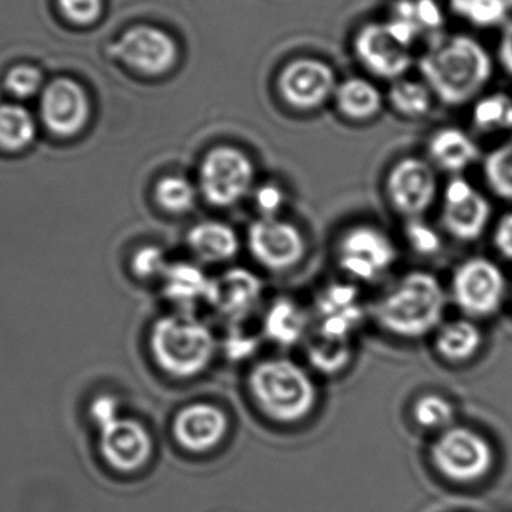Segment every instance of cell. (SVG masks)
I'll return each instance as SVG.
<instances>
[{
	"label": "cell",
	"mask_w": 512,
	"mask_h": 512,
	"mask_svg": "<svg viewBox=\"0 0 512 512\" xmlns=\"http://www.w3.org/2000/svg\"><path fill=\"white\" fill-rule=\"evenodd\" d=\"M427 87L444 104L459 107L474 101L492 80L493 60L477 39L453 35L433 42L421 60Z\"/></svg>",
	"instance_id": "cell-1"
},
{
	"label": "cell",
	"mask_w": 512,
	"mask_h": 512,
	"mask_svg": "<svg viewBox=\"0 0 512 512\" xmlns=\"http://www.w3.org/2000/svg\"><path fill=\"white\" fill-rule=\"evenodd\" d=\"M447 295L427 271H411L397 280L373 307L379 327L400 339H421L441 324Z\"/></svg>",
	"instance_id": "cell-2"
},
{
	"label": "cell",
	"mask_w": 512,
	"mask_h": 512,
	"mask_svg": "<svg viewBox=\"0 0 512 512\" xmlns=\"http://www.w3.org/2000/svg\"><path fill=\"white\" fill-rule=\"evenodd\" d=\"M152 358L165 375L192 379L206 372L218 351L215 334L188 310L161 316L149 334Z\"/></svg>",
	"instance_id": "cell-3"
},
{
	"label": "cell",
	"mask_w": 512,
	"mask_h": 512,
	"mask_svg": "<svg viewBox=\"0 0 512 512\" xmlns=\"http://www.w3.org/2000/svg\"><path fill=\"white\" fill-rule=\"evenodd\" d=\"M248 388L256 406L277 423H297L306 418L318 400L312 376L288 358H267L248 375Z\"/></svg>",
	"instance_id": "cell-4"
},
{
	"label": "cell",
	"mask_w": 512,
	"mask_h": 512,
	"mask_svg": "<svg viewBox=\"0 0 512 512\" xmlns=\"http://www.w3.org/2000/svg\"><path fill=\"white\" fill-rule=\"evenodd\" d=\"M255 176L254 161L243 150L213 147L198 167V192L210 206L228 209L254 192Z\"/></svg>",
	"instance_id": "cell-5"
},
{
	"label": "cell",
	"mask_w": 512,
	"mask_h": 512,
	"mask_svg": "<svg viewBox=\"0 0 512 512\" xmlns=\"http://www.w3.org/2000/svg\"><path fill=\"white\" fill-rule=\"evenodd\" d=\"M436 468L454 483L471 484L483 480L495 462L492 445L469 427H450L432 448Z\"/></svg>",
	"instance_id": "cell-6"
},
{
	"label": "cell",
	"mask_w": 512,
	"mask_h": 512,
	"mask_svg": "<svg viewBox=\"0 0 512 512\" xmlns=\"http://www.w3.org/2000/svg\"><path fill=\"white\" fill-rule=\"evenodd\" d=\"M451 295L456 306L469 318H489L504 303L507 279L495 262L474 256L454 271Z\"/></svg>",
	"instance_id": "cell-7"
},
{
	"label": "cell",
	"mask_w": 512,
	"mask_h": 512,
	"mask_svg": "<svg viewBox=\"0 0 512 512\" xmlns=\"http://www.w3.org/2000/svg\"><path fill=\"white\" fill-rule=\"evenodd\" d=\"M337 264L355 282L378 280L397 259V249L387 233L372 225H355L337 243Z\"/></svg>",
	"instance_id": "cell-8"
},
{
	"label": "cell",
	"mask_w": 512,
	"mask_h": 512,
	"mask_svg": "<svg viewBox=\"0 0 512 512\" xmlns=\"http://www.w3.org/2000/svg\"><path fill=\"white\" fill-rule=\"evenodd\" d=\"M385 191L397 213L408 219L421 218L438 195L435 168L414 156L400 159L388 173Z\"/></svg>",
	"instance_id": "cell-9"
},
{
	"label": "cell",
	"mask_w": 512,
	"mask_h": 512,
	"mask_svg": "<svg viewBox=\"0 0 512 512\" xmlns=\"http://www.w3.org/2000/svg\"><path fill=\"white\" fill-rule=\"evenodd\" d=\"M248 248L258 264L271 271L297 267L306 255L303 233L280 218H258L248 228Z\"/></svg>",
	"instance_id": "cell-10"
},
{
	"label": "cell",
	"mask_w": 512,
	"mask_h": 512,
	"mask_svg": "<svg viewBox=\"0 0 512 512\" xmlns=\"http://www.w3.org/2000/svg\"><path fill=\"white\" fill-rule=\"evenodd\" d=\"M492 206L483 194L462 176H454L444 191L442 225L460 242L480 239L489 225Z\"/></svg>",
	"instance_id": "cell-11"
},
{
	"label": "cell",
	"mask_w": 512,
	"mask_h": 512,
	"mask_svg": "<svg viewBox=\"0 0 512 512\" xmlns=\"http://www.w3.org/2000/svg\"><path fill=\"white\" fill-rule=\"evenodd\" d=\"M114 50L123 62L147 75L165 74L177 60L176 41L158 27H132Z\"/></svg>",
	"instance_id": "cell-12"
},
{
	"label": "cell",
	"mask_w": 512,
	"mask_h": 512,
	"mask_svg": "<svg viewBox=\"0 0 512 512\" xmlns=\"http://www.w3.org/2000/svg\"><path fill=\"white\" fill-rule=\"evenodd\" d=\"M101 454L116 471L129 474L138 471L152 456V438L143 424L132 418H114L99 427Z\"/></svg>",
	"instance_id": "cell-13"
},
{
	"label": "cell",
	"mask_w": 512,
	"mask_h": 512,
	"mask_svg": "<svg viewBox=\"0 0 512 512\" xmlns=\"http://www.w3.org/2000/svg\"><path fill=\"white\" fill-rule=\"evenodd\" d=\"M262 282L258 274L245 267H233L213 277L207 303L231 324H240L258 306Z\"/></svg>",
	"instance_id": "cell-14"
},
{
	"label": "cell",
	"mask_w": 512,
	"mask_h": 512,
	"mask_svg": "<svg viewBox=\"0 0 512 512\" xmlns=\"http://www.w3.org/2000/svg\"><path fill=\"white\" fill-rule=\"evenodd\" d=\"M283 99L298 110H313L336 90L333 71L318 60H297L283 69L279 80Z\"/></svg>",
	"instance_id": "cell-15"
},
{
	"label": "cell",
	"mask_w": 512,
	"mask_h": 512,
	"mask_svg": "<svg viewBox=\"0 0 512 512\" xmlns=\"http://www.w3.org/2000/svg\"><path fill=\"white\" fill-rule=\"evenodd\" d=\"M41 110L47 128L60 137L77 134L89 119L86 92L68 78H59L44 90Z\"/></svg>",
	"instance_id": "cell-16"
},
{
	"label": "cell",
	"mask_w": 512,
	"mask_h": 512,
	"mask_svg": "<svg viewBox=\"0 0 512 512\" xmlns=\"http://www.w3.org/2000/svg\"><path fill=\"white\" fill-rule=\"evenodd\" d=\"M228 418L219 406L197 402L177 412L173 433L177 442L192 453H206L227 435Z\"/></svg>",
	"instance_id": "cell-17"
},
{
	"label": "cell",
	"mask_w": 512,
	"mask_h": 512,
	"mask_svg": "<svg viewBox=\"0 0 512 512\" xmlns=\"http://www.w3.org/2000/svg\"><path fill=\"white\" fill-rule=\"evenodd\" d=\"M355 48L364 65L379 77H399L411 65L408 45L388 24H370L364 27L358 33Z\"/></svg>",
	"instance_id": "cell-18"
},
{
	"label": "cell",
	"mask_w": 512,
	"mask_h": 512,
	"mask_svg": "<svg viewBox=\"0 0 512 512\" xmlns=\"http://www.w3.org/2000/svg\"><path fill=\"white\" fill-rule=\"evenodd\" d=\"M309 318L306 310L288 297H280L268 306L262 318V333L274 345L291 348L306 339Z\"/></svg>",
	"instance_id": "cell-19"
},
{
	"label": "cell",
	"mask_w": 512,
	"mask_h": 512,
	"mask_svg": "<svg viewBox=\"0 0 512 512\" xmlns=\"http://www.w3.org/2000/svg\"><path fill=\"white\" fill-rule=\"evenodd\" d=\"M186 243L198 259L212 264L231 261L240 251L236 230L221 221L198 222L186 234Z\"/></svg>",
	"instance_id": "cell-20"
},
{
	"label": "cell",
	"mask_w": 512,
	"mask_h": 512,
	"mask_svg": "<svg viewBox=\"0 0 512 512\" xmlns=\"http://www.w3.org/2000/svg\"><path fill=\"white\" fill-rule=\"evenodd\" d=\"M432 161L448 173L459 176L480 158L477 143L459 128H442L429 141Z\"/></svg>",
	"instance_id": "cell-21"
},
{
	"label": "cell",
	"mask_w": 512,
	"mask_h": 512,
	"mask_svg": "<svg viewBox=\"0 0 512 512\" xmlns=\"http://www.w3.org/2000/svg\"><path fill=\"white\" fill-rule=\"evenodd\" d=\"M161 280L164 297L188 310L198 301L207 300L212 277L194 262L177 261L170 262Z\"/></svg>",
	"instance_id": "cell-22"
},
{
	"label": "cell",
	"mask_w": 512,
	"mask_h": 512,
	"mask_svg": "<svg viewBox=\"0 0 512 512\" xmlns=\"http://www.w3.org/2000/svg\"><path fill=\"white\" fill-rule=\"evenodd\" d=\"M483 342V331L474 321L456 319L438 328L435 349L448 363H465L478 354Z\"/></svg>",
	"instance_id": "cell-23"
},
{
	"label": "cell",
	"mask_w": 512,
	"mask_h": 512,
	"mask_svg": "<svg viewBox=\"0 0 512 512\" xmlns=\"http://www.w3.org/2000/svg\"><path fill=\"white\" fill-rule=\"evenodd\" d=\"M336 104L349 119L366 120L375 116L382 105L381 93L363 78L346 80L336 89Z\"/></svg>",
	"instance_id": "cell-24"
},
{
	"label": "cell",
	"mask_w": 512,
	"mask_h": 512,
	"mask_svg": "<svg viewBox=\"0 0 512 512\" xmlns=\"http://www.w3.org/2000/svg\"><path fill=\"white\" fill-rule=\"evenodd\" d=\"M198 186L179 174H168L156 182V204L171 215H185L192 212L198 198Z\"/></svg>",
	"instance_id": "cell-25"
},
{
	"label": "cell",
	"mask_w": 512,
	"mask_h": 512,
	"mask_svg": "<svg viewBox=\"0 0 512 512\" xmlns=\"http://www.w3.org/2000/svg\"><path fill=\"white\" fill-rule=\"evenodd\" d=\"M307 360L318 372L324 375H336L351 363V342L328 339L315 333V336L307 342Z\"/></svg>",
	"instance_id": "cell-26"
},
{
	"label": "cell",
	"mask_w": 512,
	"mask_h": 512,
	"mask_svg": "<svg viewBox=\"0 0 512 512\" xmlns=\"http://www.w3.org/2000/svg\"><path fill=\"white\" fill-rule=\"evenodd\" d=\"M36 126L33 117L20 105H0V149H24L32 143Z\"/></svg>",
	"instance_id": "cell-27"
},
{
	"label": "cell",
	"mask_w": 512,
	"mask_h": 512,
	"mask_svg": "<svg viewBox=\"0 0 512 512\" xmlns=\"http://www.w3.org/2000/svg\"><path fill=\"white\" fill-rule=\"evenodd\" d=\"M450 5L454 14L481 29L502 26L511 12L508 0H450Z\"/></svg>",
	"instance_id": "cell-28"
},
{
	"label": "cell",
	"mask_w": 512,
	"mask_h": 512,
	"mask_svg": "<svg viewBox=\"0 0 512 512\" xmlns=\"http://www.w3.org/2000/svg\"><path fill=\"white\" fill-rule=\"evenodd\" d=\"M472 122L478 131L499 132L512 129V98L505 93H492L478 99Z\"/></svg>",
	"instance_id": "cell-29"
},
{
	"label": "cell",
	"mask_w": 512,
	"mask_h": 512,
	"mask_svg": "<svg viewBox=\"0 0 512 512\" xmlns=\"http://www.w3.org/2000/svg\"><path fill=\"white\" fill-rule=\"evenodd\" d=\"M484 176L498 197L512 201V140L487 155Z\"/></svg>",
	"instance_id": "cell-30"
},
{
	"label": "cell",
	"mask_w": 512,
	"mask_h": 512,
	"mask_svg": "<svg viewBox=\"0 0 512 512\" xmlns=\"http://www.w3.org/2000/svg\"><path fill=\"white\" fill-rule=\"evenodd\" d=\"M390 101L403 116H426L432 107V90L418 81H399L391 89Z\"/></svg>",
	"instance_id": "cell-31"
},
{
	"label": "cell",
	"mask_w": 512,
	"mask_h": 512,
	"mask_svg": "<svg viewBox=\"0 0 512 512\" xmlns=\"http://www.w3.org/2000/svg\"><path fill=\"white\" fill-rule=\"evenodd\" d=\"M454 406L439 394H424L414 405V418L418 426L427 430H447L453 424Z\"/></svg>",
	"instance_id": "cell-32"
},
{
	"label": "cell",
	"mask_w": 512,
	"mask_h": 512,
	"mask_svg": "<svg viewBox=\"0 0 512 512\" xmlns=\"http://www.w3.org/2000/svg\"><path fill=\"white\" fill-rule=\"evenodd\" d=\"M361 306L360 292L354 283H330L316 298V318Z\"/></svg>",
	"instance_id": "cell-33"
},
{
	"label": "cell",
	"mask_w": 512,
	"mask_h": 512,
	"mask_svg": "<svg viewBox=\"0 0 512 512\" xmlns=\"http://www.w3.org/2000/svg\"><path fill=\"white\" fill-rule=\"evenodd\" d=\"M405 239L417 254L432 256L442 248V239L435 228L421 218L408 219L405 225Z\"/></svg>",
	"instance_id": "cell-34"
},
{
	"label": "cell",
	"mask_w": 512,
	"mask_h": 512,
	"mask_svg": "<svg viewBox=\"0 0 512 512\" xmlns=\"http://www.w3.org/2000/svg\"><path fill=\"white\" fill-rule=\"evenodd\" d=\"M167 254L164 249L156 245H146L138 249L131 259L132 273L143 280L156 279L164 276L167 271Z\"/></svg>",
	"instance_id": "cell-35"
},
{
	"label": "cell",
	"mask_w": 512,
	"mask_h": 512,
	"mask_svg": "<svg viewBox=\"0 0 512 512\" xmlns=\"http://www.w3.org/2000/svg\"><path fill=\"white\" fill-rule=\"evenodd\" d=\"M6 89L17 98H29L38 92L42 84L39 69L30 65L14 66L5 78Z\"/></svg>",
	"instance_id": "cell-36"
},
{
	"label": "cell",
	"mask_w": 512,
	"mask_h": 512,
	"mask_svg": "<svg viewBox=\"0 0 512 512\" xmlns=\"http://www.w3.org/2000/svg\"><path fill=\"white\" fill-rule=\"evenodd\" d=\"M285 203V191L277 183H262L254 189V204L261 215L259 218H279Z\"/></svg>",
	"instance_id": "cell-37"
},
{
	"label": "cell",
	"mask_w": 512,
	"mask_h": 512,
	"mask_svg": "<svg viewBox=\"0 0 512 512\" xmlns=\"http://www.w3.org/2000/svg\"><path fill=\"white\" fill-rule=\"evenodd\" d=\"M222 348H224V354L231 361H242L252 357L258 351L259 340L239 328V324H233V328L228 330L227 336H225Z\"/></svg>",
	"instance_id": "cell-38"
},
{
	"label": "cell",
	"mask_w": 512,
	"mask_h": 512,
	"mask_svg": "<svg viewBox=\"0 0 512 512\" xmlns=\"http://www.w3.org/2000/svg\"><path fill=\"white\" fill-rule=\"evenodd\" d=\"M59 5L69 20L86 24L101 14L102 0H59Z\"/></svg>",
	"instance_id": "cell-39"
},
{
	"label": "cell",
	"mask_w": 512,
	"mask_h": 512,
	"mask_svg": "<svg viewBox=\"0 0 512 512\" xmlns=\"http://www.w3.org/2000/svg\"><path fill=\"white\" fill-rule=\"evenodd\" d=\"M90 414H92L93 421L99 429L104 424L113 421L114 418L120 417L119 403L114 397L99 396L98 399L93 400L92 406H90Z\"/></svg>",
	"instance_id": "cell-40"
},
{
	"label": "cell",
	"mask_w": 512,
	"mask_h": 512,
	"mask_svg": "<svg viewBox=\"0 0 512 512\" xmlns=\"http://www.w3.org/2000/svg\"><path fill=\"white\" fill-rule=\"evenodd\" d=\"M493 242L499 254L512 261V213H508L499 221Z\"/></svg>",
	"instance_id": "cell-41"
},
{
	"label": "cell",
	"mask_w": 512,
	"mask_h": 512,
	"mask_svg": "<svg viewBox=\"0 0 512 512\" xmlns=\"http://www.w3.org/2000/svg\"><path fill=\"white\" fill-rule=\"evenodd\" d=\"M498 59L502 68L512 77V23L505 24L498 47Z\"/></svg>",
	"instance_id": "cell-42"
},
{
	"label": "cell",
	"mask_w": 512,
	"mask_h": 512,
	"mask_svg": "<svg viewBox=\"0 0 512 512\" xmlns=\"http://www.w3.org/2000/svg\"><path fill=\"white\" fill-rule=\"evenodd\" d=\"M508 3H510V8H511V11H512V0H508Z\"/></svg>",
	"instance_id": "cell-43"
}]
</instances>
